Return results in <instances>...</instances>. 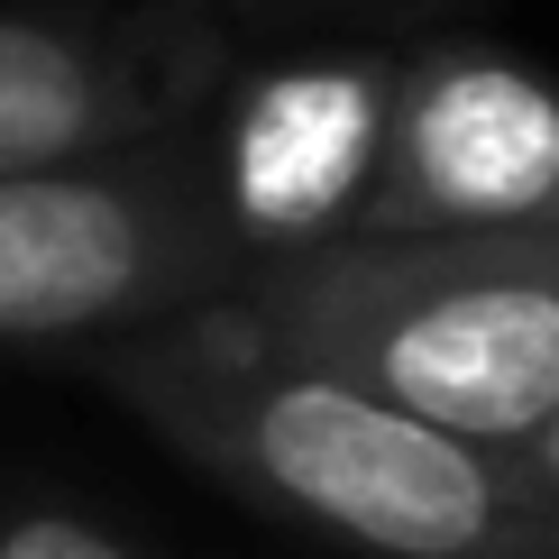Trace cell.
<instances>
[{"label":"cell","mask_w":559,"mask_h":559,"mask_svg":"<svg viewBox=\"0 0 559 559\" xmlns=\"http://www.w3.org/2000/svg\"><path fill=\"white\" fill-rule=\"evenodd\" d=\"M83 367L212 486L367 559H559V504L514 468V450L413 423L248 331L229 302L92 348Z\"/></svg>","instance_id":"cell-1"},{"label":"cell","mask_w":559,"mask_h":559,"mask_svg":"<svg viewBox=\"0 0 559 559\" xmlns=\"http://www.w3.org/2000/svg\"><path fill=\"white\" fill-rule=\"evenodd\" d=\"M248 331L413 423L523 450L559 413V229L321 239L221 294Z\"/></svg>","instance_id":"cell-2"},{"label":"cell","mask_w":559,"mask_h":559,"mask_svg":"<svg viewBox=\"0 0 559 559\" xmlns=\"http://www.w3.org/2000/svg\"><path fill=\"white\" fill-rule=\"evenodd\" d=\"M248 275L193 120L83 166L0 175V358H92Z\"/></svg>","instance_id":"cell-3"},{"label":"cell","mask_w":559,"mask_h":559,"mask_svg":"<svg viewBox=\"0 0 559 559\" xmlns=\"http://www.w3.org/2000/svg\"><path fill=\"white\" fill-rule=\"evenodd\" d=\"M385 56H302L266 74L221 83L193 110L202 183H212L229 239L248 266L302 258L321 239H348L385 175V120H394Z\"/></svg>","instance_id":"cell-4"},{"label":"cell","mask_w":559,"mask_h":559,"mask_svg":"<svg viewBox=\"0 0 559 559\" xmlns=\"http://www.w3.org/2000/svg\"><path fill=\"white\" fill-rule=\"evenodd\" d=\"M559 229V74L486 46H431L394 74L385 175L348 239Z\"/></svg>","instance_id":"cell-5"},{"label":"cell","mask_w":559,"mask_h":559,"mask_svg":"<svg viewBox=\"0 0 559 559\" xmlns=\"http://www.w3.org/2000/svg\"><path fill=\"white\" fill-rule=\"evenodd\" d=\"M221 83V37L183 0L0 10V175L83 166V156L166 138Z\"/></svg>","instance_id":"cell-6"},{"label":"cell","mask_w":559,"mask_h":559,"mask_svg":"<svg viewBox=\"0 0 559 559\" xmlns=\"http://www.w3.org/2000/svg\"><path fill=\"white\" fill-rule=\"evenodd\" d=\"M0 559H138V550L120 532H102L92 514H74V504L0 477Z\"/></svg>","instance_id":"cell-7"},{"label":"cell","mask_w":559,"mask_h":559,"mask_svg":"<svg viewBox=\"0 0 559 559\" xmlns=\"http://www.w3.org/2000/svg\"><path fill=\"white\" fill-rule=\"evenodd\" d=\"M514 468H523V477H532V486H542V496L559 504V413H550V423H542V431H532L523 450H514Z\"/></svg>","instance_id":"cell-8"}]
</instances>
